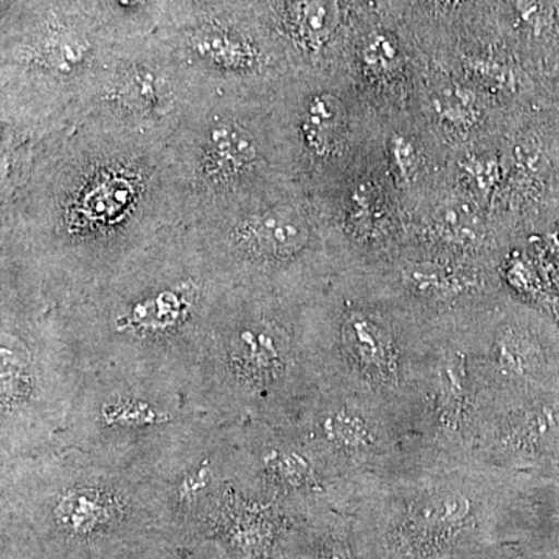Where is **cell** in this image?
Returning a JSON list of instances; mask_svg holds the SVG:
<instances>
[{"mask_svg":"<svg viewBox=\"0 0 559 559\" xmlns=\"http://www.w3.org/2000/svg\"><path fill=\"white\" fill-rule=\"evenodd\" d=\"M167 142L86 117L0 148V297L66 307L183 224Z\"/></svg>","mask_w":559,"mask_h":559,"instance_id":"obj_1","label":"cell"},{"mask_svg":"<svg viewBox=\"0 0 559 559\" xmlns=\"http://www.w3.org/2000/svg\"><path fill=\"white\" fill-rule=\"evenodd\" d=\"M231 288L194 227L178 224L86 296L50 312L83 370L200 384L213 320Z\"/></svg>","mask_w":559,"mask_h":559,"instance_id":"obj_2","label":"cell"},{"mask_svg":"<svg viewBox=\"0 0 559 559\" xmlns=\"http://www.w3.org/2000/svg\"><path fill=\"white\" fill-rule=\"evenodd\" d=\"M3 516L61 559H114L175 533L164 480L53 447L0 465Z\"/></svg>","mask_w":559,"mask_h":559,"instance_id":"obj_3","label":"cell"},{"mask_svg":"<svg viewBox=\"0 0 559 559\" xmlns=\"http://www.w3.org/2000/svg\"><path fill=\"white\" fill-rule=\"evenodd\" d=\"M432 323L396 290L380 299L370 263L341 267L304 304L305 340L320 390L380 407L407 439Z\"/></svg>","mask_w":559,"mask_h":559,"instance_id":"obj_4","label":"cell"},{"mask_svg":"<svg viewBox=\"0 0 559 559\" xmlns=\"http://www.w3.org/2000/svg\"><path fill=\"white\" fill-rule=\"evenodd\" d=\"M224 425L194 382L83 370L55 444L165 481L198 457Z\"/></svg>","mask_w":559,"mask_h":559,"instance_id":"obj_5","label":"cell"},{"mask_svg":"<svg viewBox=\"0 0 559 559\" xmlns=\"http://www.w3.org/2000/svg\"><path fill=\"white\" fill-rule=\"evenodd\" d=\"M305 301L231 288L221 304L200 385L224 423L285 426L316 399L320 381L305 340Z\"/></svg>","mask_w":559,"mask_h":559,"instance_id":"obj_6","label":"cell"},{"mask_svg":"<svg viewBox=\"0 0 559 559\" xmlns=\"http://www.w3.org/2000/svg\"><path fill=\"white\" fill-rule=\"evenodd\" d=\"M117 51L83 14L57 7L3 32L0 148L86 119Z\"/></svg>","mask_w":559,"mask_h":559,"instance_id":"obj_7","label":"cell"},{"mask_svg":"<svg viewBox=\"0 0 559 559\" xmlns=\"http://www.w3.org/2000/svg\"><path fill=\"white\" fill-rule=\"evenodd\" d=\"M167 145L187 226L293 186L280 154L272 98L197 95Z\"/></svg>","mask_w":559,"mask_h":559,"instance_id":"obj_8","label":"cell"},{"mask_svg":"<svg viewBox=\"0 0 559 559\" xmlns=\"http://www.w3.org/2000/svg\"><path fill=\"white\" fill-rule=\"evenodd\" d=\"M234 288L305 301L341 270L314 202L289 186L193 224Z\"/></svg>","mask_w":559,"mask_h":559,"instance_id":"obj_9","label":"cell"},{"mask_svg":"<svg viewBox=\"0 0 559 559\" xmlns=\"http://www.w3.org/2000/svg\"><path fill=\"white\" fill-rule=\"evenodd\" d=\"M81 378L50 310L0 299V465L53 447Z\"/></svg>","mask_w":559,"mask_h":559,"instance_id":"obj_10","label":"cell"},{"mask_svg":"<svg viewBox=\"0 0 559 559\" xmlns=\"http://www.w3.org/2000/svg\"><path fill=\"white\" fill-rule=\"evenodd\" d=\"M272 119L289 180L308 197L329 189L367 156L355 83L334 73H294L272 97Z\"/></svg>","mask_w":559,"mask_h":559,"instance_id":"obj_11","label":"cell"},{"mask_svg":"<svg viewBox=\"0 0 559 559\" xmlns=\"http://www.w3.org/2000/svg\"><path fill=\"white\" fill-rule=\"evenodd\" d=\"M165 44L197 95L272 98L294 75L260 33L237 17L204 14Z\"/></svg>","mask_w":559,"mask_h":559,"instance_id":"obj_12","label":"cell"},{"mask_svg":"<svg viewBox=\"0 0 559 559\" xmlns=\"http://www.w3.org/2000/svg\"><path fill=\"white\" fill-rule=\"evenodd\" d=\"M194 97L167 44L119 47L86 117L168 140Z\"/></svg>","mask_w":559,"mask_h":559,"instance_id":"obj_13","label":"cell"},{"mask_svg":"<svg viewBox=\"0 0 559 559\" xmlns=\"http://www.w3.org/2000/svg\"><path fill=\"white\" fill-rule=\"evenodd\" d=\"M340 0H296L293 31L301 51L320 53L340 31Z\"/></svg>","mask_w":559,"mask_h":559,"instance_id":"obj_14","label":"cell"},{"mask_svg":"<svg viewBox=\"0 0 559 559\" xmlns=\"http://www.w3.org/2000/svg\"><path fill=\"white\" fill-rule=\"evenodd\" d=\"M414 143L406 135H399L390 142V159H392L393 176L406 183L415 179L419 170V154L414 150Z\"/></svg>","mask_w":559,"mask_h":559,"instance_id":"obj_15","label":"cell"},{"mask_svg":"<svg viewBox=\"0 0 559 559\" xmlns=\"http://www.w3.org/2000/svg\"><path fill=\"white\" fill-rule=\"evenodd\" d=\"M362 60L366 69L373 70V72L392 69L399 60V47H396L395 40L389 36H373L364 47Z\"/></svg>","mask_w":559,"mask_h":559,"instance_id":"obj_16","label":"cell"},{"mask_svg":"<svg viewBox=\"0 0 559 559\" xmlns=\"http://www.w3.org/2000/svg\"><path fill=\"white\" fill-rule=\"evenodd\" d=\"M109 2L114 9L128 17L143 16L150 7V0H109Z\"/></svg>","mask_w":559,"mask_h":559,"instance_id":"obj_17","label":"cell"}]
</instances>
